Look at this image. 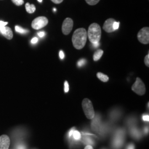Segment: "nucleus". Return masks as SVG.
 Wrapping results in <instances>:
<instances>
[{
	"mask_svg": "<svg viewBox=\"0 0 149 149\" xmlns=\"http://www.w3.org/2000/svg\"><path fill=\"white\" fill-rule=\"evenodd\" d=\"M103 54V51L101 50V49H98L96 51L95 54H93V60L97 61L98 60H99L100 59H101L102 56Z\"/></svg>",
	"mask_w": 149,
	"mask_h": 149,
	"instance_id": "f8f14e48",
	"label": "nucleus"
},
{
	"mask_svg": "<svg viewBox=\"0 0 149 149\" xmlns=\"http://www.w3.org/2000/svg\"><path fill=\"white\" fill-rule=\"evenodd\" d=\"M15 30H16V32L21 33V34H25V33H27L29 32L27 29H23L22 27H19L18 26H16L15 27Z\"/></svg>",
	"mask_w": 149,
	"mask_h": 149,
	"instance_id": "dca6fc26",
	"label": "nucleus"
},
{
	"mask_svg": "<svg viewBox=\"0 0 149 149\" xmlns=\"http://www.w3.org/2000/svg\"><path fill=\"white\" fill-rule=\"evenodd\" d=\"M54 11H56V9H55V8H54Z\"/></svg>",
	"mask_w": 149,
	"mask_h": 149,
	"instance_id": "e433bc0d",
	"label": "nucleus"
},
{
	"mask_svg": "<svg viewBox=\"0 0 149 149\" xmlns=\"http://www.w3.org/2000/svg\"><path fill=\"white\" fill-rule=\"evenodd\" d=\"M87 38V33L85 28H78L74 31L72 42L74 48L80 50L85 46Z\"/></svg>",
	"mask_w": 149,
	"mask_h": 149,
	"instance_id": "f257e3e1",
	"label": "nucleus"
},
{
	"mask_svg": "<svg viewBox=\"0 0 149 149\" xmlns=\"http://www.w3.org/2000/svg\"><path fill=\"white\" fill-rule=\"evenodd\" d=\"M87 37L91 43H98L101 38V28L97 23H92L88 27Z\"/></svg>",
	"mask_w": 149,
	"mask_h": 149,
	"instance_id": "f03ea898",
	"label": "nucleus"
},
{
	"mask_svg": "<svg viewBox=\"0 0 149 149\" xmlns=\"http://www.w3.org/2000/svg\"><path fill=\"white\" fill-rule=\"evenodd\" d=\"M92 45L93 46V47L95 48H97L99 46V42L98 43H92Z\"/></svg>",
	"mask_w": 149,
	"mask_h": 149,
	"instance_id": "72a5a7b5",
	"label": "nucleus"
},
{
	"mask_svg": "<svg viewBox=\"0 0 149 149\" xmlns=\"http://www.w3.org/2000/svg\"><path fill=\"white\" fill-rule=\"evenodd\" d=\"M144 63L146 66L149 67V54H148L145 58L144 59Z\"/></svg>",
	"mask_w": 149,
	"mask_h": 149,
	"instance_id": "4be33fe9",
	"label": "nucleus"
},
{
	"mask_svg": "<svg viewBox=\"0 0 149 149\" xmlns=\"http://www.w3.org/2000/svg\"><path fill=\"white\" fill-rule=\"evenodd\" d=\"M115 22L116 20L113 18H109L107 19L103 24V29L107 33H112L115 31L113 28V24Z\"/></svg>",
	"mask_w": 149,
	"mask_h": 149,
	"instance_id": "9d476101",
	"label": "nucleus"
},
{
	"mask_svg": "<svg viewBox=\"0 0 149 149\" xmlns=\"http://www.w3.org/2000/svg\"><path fill=\"white\" fill-rule=\"evenodd\" d=\"M16 149H26V146L23 143H19L16 145Z\"/></svg>",
	"mask_w": 149,
	"mask_h": 149,
	"instance_id": "412c9836",
	"label": "nucleus"
},
{
	"mask_svg": "<svg viewBox=\"0 0 149 149\" xmlns=\"http://www.w3.org/2000/svg\"><path fill=\"white\" fill-rule=\"evenodd\" d=\"M82 106L86 117L88 119H93L95 114L92 102L88 98H85L82 102Z\"/></svg>",
	"mask_w": 149,
	"mask_h": 149,
	"instance_id": "7ed1b4c3",
	"label": "nucleus"
},
{
	"mask_svg": "<svg viewBox=\"0 0 149 149\" xmlns=\"http://www.w3.org/2000/svg\"><path fill=\"white\" fill-rule=\"evenodd\" d=\"M38 40V39L37 38H33L32 39V40H31V43H32V44H36V43H37Z\"/></svg>",
	"mask_w": 149,
	"mask_h": 149,
	"instance_id": "7c9ffc66",
	"label": "nucleus"
},
{
	"mask_svg": "<svg viewBox=\"0 0 149 149\" xmlns=\"http://www.w3.org/2000/svg\"><path fill=\"white\" fill-rule=\"evenodd\" d=\"M143 120L145 122H149V114H144L142 117Z\"/></svg>",
	"mask_w": 149,
	"mask_h": 149,
	"instance_id": "b1692460",
	"label": "nucleus"
},
{
	"mask_svg": "<svg viewBox=\"0 0 149 149\" xmlns=\"http://www.w3.org/2000/svg\"><path fill=\"white\" fill-rule=\"evenodd\" d=\"M132 89L135 93L140 96L144 95L146 92L145 86L139 77L136 78V81L132 87Z\"/></svg>",
	"mask_w": 149,
	"mask_h": 149,
	"instance_id": "20e7f679",
	"label": "nucleus"
},
{
	"mask_svg": "<svg viewBox=\"0 0 149 149\" xmlns=\"http://www.w3.org/2000/svg\"><path fill=\"white\" fill-rule=\"evenodd\" d=\"M97 76L98 79H99L102 82H106L109 80L108 76L106 74H104L102 72H98L97 74Z\"/></svg>",
	"mask_w": 149,
	"mask_h": 149,
	"instance_id": "4468645a",
	"label": "nucleus"
},
{
	"mask_svg": "<svg viewBox=\"0 0 149 149\" xmlns=\"http://www.w3.org/2000/svg\"><path fill=\"white\" fill-rule=\"evenodd\" d=\"M53 3L55 4H60L64 0H51Z\"/></svg>",
	"mask_w": 149,
	"mask_h": 149,
	"instance_id": "cd10ccee",
	"label": "nucleus"
},
{
	"mask_svg": "<svg viewBox=\"0 0 149 149\" xmlns=\"http://www.w3.org/2000/svg\"><path fill=\"white\" fill-rule=\"evenodd\" d=\"M126 149H135V146L133 144H129L127 146Z\"/></svg>",
	"mask_w": 149,
	"mask_h": 149,
	"instance_id": "bb28decb",
	"label": "nucleus"
},
{
	"mask_svg": "<svg viewBox=\"0 0 149 149\" xmlns=\"http://www.w3.org/2000/svg\"><path fill=\"white\" fill-rule=\"evenodd\" d=\"M38 35L39 37L42 38L44 37L45 36V33L44 32H40L38 33Z\"/></svg>",
	"mask_w": 149,
	"mask_h": 149,
	"instance_id": "2f4dec72",
	"label": "nucleus"
},
{
	"mask_svg": "<svg viewBox=\"0 0 149 149\" xmlns=\"http://www.w3.org/2000/svg\"><path fill=\"white\" fill-rule=\"evenodd\" d=\"M138 132L136 129H133V130L132 131V134L134 136H135L136 138H138L139 136H140V134H139Z\"/></svg>",
	"mask_w": 149,
	"mask_h": 149,
	"instance_id": "5701e85b",
	"label": "nucleus"
},
{
	"mask_svg": "<svg viewBox=\"0 0 149 149\" xmlns=\"http://www.w3.org/2000/svg\"><path fill=\"white\" fill-rule=\"evenodd\" d=\"M69 91V85L68 81H65L64 83V91L65 93H68Z\"/></svg>",
	"mask_w": 149,
	"mask_h": 149,
	"instance_id": "aec40b11",
	"label": "nucleus"
},
{
	"mask_svg": "<svg viewBox=\"0 0 149 149\" xmlns=\"http://www.w3.org/2000/svg\"><path fill=\"white\" fill-rule=\"evenodd\" d=\"M38 1L39 2H42V0H38Z\"/></svg>",
	"mask_w": 149,
	"mask_h": 149,
	"instance_id": "c9c22d12",
	"label": "nucleus"
},
{
	"mask_svg": "<svg viewBox=\"0 0 149 149\" xmlns=\"http://www.w3.org/2000/svg\"><path fill=\"white\" fill-rule=\"evenodd\" d=\"M144 132L145 133H148L149 132V128L148 127H145L144 129Z\"/></svg>",
	"mask_w": 149,
	"mask_h": 149,
	"instance_id": "f704fd0d",
	"label": "nucleus"
},
{
	"mask_svg": "<svg viewBox=\"0 0 149 149\" xmlns=\"http://www.w3.org/2000/svg\"><path fill=\"white\" fill-rule=\"evenodd\" d=\"M10 145V139L8 136L2 135L0 136V149H8Z\"/></svg>",
	"mask_w": 149,
	"mask_h": 149,
	"instance_id": "1a4fd4ad",
	"label": "nucleus"
},
{
	"mask_svg": "<svg viewBox=\"0 0 149 149\" xmlns=\"http://www.w3.org/2000/svg\"><path fill=\"white\" fill-rule=\"evenodd\" d=\"M74 128H72V129H70V130L69 132V133H68V136H69V138H71V136H72V134H73V132H74Z\"/></svg>",
	"mask_w": 149,
	"mask_h": 149,
	"instance_id": "a878e982",
	"label": "nucleus"
},
{
	"mask_svg": "<svg viewBox=\"0 0 149 149\" xmlns=\"http://www.w3.org/2000/svg\"><path fill=\"white\" fill-rule=\"evenodd\" d=\"M64 52H63V51H62V50H61L60 52V53H59V56H60V59H63L64 58Z\"/></svg>",
	"mask_w": 149,
	"mask_h": 149,
	"instance_id": "c85d7f7f",
	"label": "nucleus"
},
{
	"mask_svg": "<svg viewBox=\"0 0 149 149\" xmlns=\"http://www.w3.org/2000/svg\"><path fill=\"white\" fill-rule=\"evenodd\" d=\"M119 22H115L113 24V28H114V31L117 30L119 28Z\"/></svg>",
	"mask_w": 149,
	"mask_h": 149,
	"instance_id": "393cba45",
	"label": "nucleus"
},
{
	"mask_svg": "<svg viewBox=\"0 0 149 149\" xmlns=\"http://www.w3.org/2000/svg\"><path fill=\"white\" fill-rule=\"evenodd\" d=\"M73 20L70 18H66L62 25V32L65 35H68L71 32L73 28Z\"/></svg>",
	"mask_w": 149,
	"mask_h": 149,
	"instance_id": "0eeeda50",
	"label": "nucleus"
},
{
	"mask_svg": "<svg viewBox=\"0 0 149 149\" xmlns=\"http://www.w3.org/2000/svg\"><path fill=\"white\" fill-rule=\"evenodd\" d=\"M12 2L16 6H21L24 3L23 0H12Z\"/></svg>",
	"mask_w": 149,
	"mask_h": 149,
	"instance_id": "a211bd4d",
	"label": "nucleus"
},
{
	"mask_svg": "<svg viewBox=\"0 0 149 149\" xmlns=\"http://www.w3.org/2000/svg\"><path fill=\"white\" fill-rule=\"evenodd\" d=\"M123 132H119L118 133L117 135L116 136L115 138L113 140V146L116 149H119L122 146L123 143H124V137Z\"/></svg>",
	"mask_w": 149,
	"mask_h": 149,
	"instance_id": "6e6552de",
	"label": "nucleus"
},
{
	"mask_svg": "<svg viewBox=\"0 0 149 149\" xmlns=\"http://www.w3.org/2000/svg\"><path fill=\"white\" fill-rule=\"evenodd\" d=\"M86 63V59H80V60L78 61V62H77V66L79 67H81V66L85 65Z\"/></svg>",
	"mask_w": 149,
	"mask_h": 149,
	"instance_id": "6ab92c4d",
	"label": "nucleus"
},
{
	"mask_svg": "<svg viewBox=\"0 0 149 149\" xmlns=\"http://www.w3.org/2000/svg\"><path fill=\"white\" fill-rule=\"evenodd\" d=\"M138 39L142 44H148L149 43V28L148 27L143 28L138 33Z\"/></svg>",
	"mask_w": 149,
	"mask_h": 149,
	"instance_id": "423d86ee",
	"label": "nucleus"
},
{
	"mask_svg": "<svg viewBox=\"0 0 149 149\" xmlns=\"http://www.w3.org/2000/svg\"><path fill=\"white\" fill-rule=\"evenodd\" d=\"M86 2L89 5L93 6L97 5L100 0H85Z\"/></svg>",
	"mask_w": 149,
	"mask_h": 149,
	"instance_id": "f3484780",
	"label": "nucleus"
},
{
	"mask_svg": "<svg viewBox=\"0 0 149 149\" xmlns=\"http://www.w3.org/2000/svg\"><path fill=\"white\" fill-rule=\"evenodd\" d=\"M0 32L7 39L10 40L13 38V32L9 27L6 26L0 27Z\"/></svg>",
	"mask_w": 149,
	"mask_h": 149,
	"instance_id": "9b49d317",
	"label": "nucleus"
},
{
	"mask_svg": "<svg viewBox=\"0 0 149 149\" xmlns=\"http://www.w3.org/2000/svg\"><path fill=\"white\" fill-rule=\"evenodd\" d=\"M73 138L74 139V140L78 141V140H80L81 138V133L79 131L77 130H74L73 134H72V135Z\"/></svg>",
	"mask_w": 149,
	"mask_h": 149,
	"instance_id": "2eb2a0df",
	"label": "nucleus"
},
{
	"mask_svg": "<svg viewBox=\"0 0 149 149\" xmlns=\"http://www.w3.org/2000/svg\"><path fill=\"white\" fill-rule=\"evenodd\" d=\"M7 24H8V22L0 21V27H4V26H6Z\"/></svg>",
	"mask_w": 149,
	"mask_h": 149,
	"instance_id": "c756f323",
	"label": "nucleus"
},
{
	"mask_svg": "<svg viewBox=\"0 0 149 149\" xmlns=\"http://www.w3.org/2000/svg\"><path fill=\"white\" fill-rule=\"evenodd\" d=\"M48 23V19L47 18L44 16L38 17L35 18L32 23V27L36 30L42 29L45 27Z\"/></svg>",
	"mask_w": 149,
	"mask_h": 149,
	"instance_id": "39448f33",
	"label": "nucleus"
},
{
	"mask_svg": "<svg viewBox=\"0 0 149 149\" xmlns=\"http://www.w3.org/2000/svg\"><path fill=\"white\" fill-rule=\"evenodd\" d=\"M25 7H26V11L29 13H33L36 10V8L34 5L33 4L30 5L28 2H27L26 4Z\"/></svg>",
	"mask_w": 149,
	"mask_h": 149,
	"instance_id": "ddd939ff",
	"label": "nucleus"
},
{
	"mask_svg": "<svg viewBox=\"0 0 149 149\" xmlns=\"http://www.w3.org/2000/svg\"><path fill=\"white\" fill-rule=\"evenodd\" d=\"M85 149H93V147L91 145H87L85 148Z\"/></svg>",
	"mask_w": 149,
	"mask_h": 149,
	"instance_id": "473e14b6",
	"label": "nucleus"
}]
</instances>
